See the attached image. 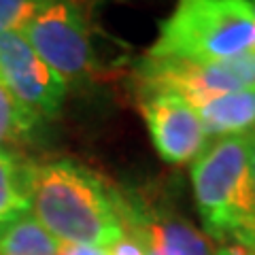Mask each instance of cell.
I'll return each mask as SVG.
<instances>
[{
	"instance_id": "obj_9",
	"label": "cell",
	"mask_w": 255,
	"mask_h": 255,
	"mask_svg": "<svg viewBox=\"0 0 255 255\" xmlns=\"http://www.w3.org/2000/svg\"><path fill=\"white\" fill-rule=\"evenodd\" d=\"M136 234L147 255H213L202 232L179 217H157L142 221Z\"/></svg>"
},
{
	"instance_id": "obj_10",
	"label": "cell",
	"mask_w": 255,
	"mask_h": 255,
	"mask_svg": "<svg viewBox=\"0 0 255 255\" xmlns=\"http://www.w3.org/2000/svg\"><path fill=\"white\" fill-rule=\"evenodd\" d=\"M30 170L11 149L0 151V232L30 213Z\"/></svg>"
},
{
	"instance_id": "obj_3",
	"label": "cell",
	"mask_w": 255,
	"mask_h": 255,
	"mask_svg": "<svg viewBox=\"0 0 255 255\" xmlns=\"http://www.w3.org/2000/svg\"><path fill=\"white\" fill-rule=\"evenodd\" d=\"M251 49H255V15L247 0H177L145 55L226 62Z\"/></svg>"
},
{
	"instance_id": "obj_17",
	"label": "cell",
	"mask_w": 255,
	"mask_h": 255,
	"mask_svg": "<svg viewBox=\"0 0 255 255\" xmlns=\"http://www.w3.org/2000/svg\"><path fill=\"white\" fill-rule=\"evenodd\" d=\"M249 174H251V191L255 204V132L249 134Z\"/></svg>"
},
{
	"instance_id": "obj_1",
	"label": "cell",
	"mask_w": 255,
	"mask_h": 255,
	"mask_svg": "<svg viewBox=\"0 0 255 255\" xmlns=\"http://www.w3.org/2000/svg\"><path fill=\"white\" fill-rule=\"evenodd\" d=\"M30 215L60 245L107 249L126 232L124 215L100 179L70 159L30 170Z\"/></svg>"
},
{
	"instance_id": "obj_6",
	"label": "cell",
	"mask_w": 255,
	"mask_h": 255,
	"mask_svg": "<svg viewBox=\"0 0 255 255\" xmlns=\"http://www.w3.org/2000/svg\"><path fill=\"white\" fill-rule=\"evenodd\" d=\"M0 81L43 122L60 115L68 90L66 81L32 49L23 32L0 34Z\"/></svg>"
},
{
	"instance_id": "obj_16",
	"label": "cell",
	"mask_w": 255,
	"mask_h": 255,
	"mask_svg": "<svg viewBox=\"0 0 255 255\" xmlns=\"http://www.w3.org/2000/svg\"><path fill=\"white\" fill-rule=\"evenodd\" d=\"M213 255H255V249L243 247V245H226L219 251H215Z\"/></svg>"
},
{
	"instance_id": "obj_8",
	"label": "cell",
	"mask_w": 255,
	"mask_h": 255,
	"mask_svg": "<svg viewBox=\"0 0 255 255\" xmlns=\"http://www.w3.org/2000/svg\"><path fill=\"white\" fill-rule=\"evenodd\" d=\"M191 107L200 115L209 138L249 136L255 132V85L209 96Z\"/></svg>"
},
{
	"instance_id": "obj_5",
	"label": "cell",
	"mask_w": 255,
	"mask_h": 255,
	"mask_svg": "<svg viewBox=\"0 0 255 255\" xmlns=\"http://www.w3.org/2000/svg\"><path fill=\"white\" fill-rule=\"evenodd\" d=\"M23 36L66 85L94 75L96 55L90 30L75 0H49L23 28Z\"/></svg>"
},
{
	"instance_id": "obj_15",
	"label": "cell",
	"mask_w": 255,
	"mask_h": 255,
	"mask_svg": "<svg viewBox=\"0 0 255 255\" xmlns=\"http://www.w3.org/2000/svg\"><path fill=\"white\" fill-rule=\"evenodd\" d=\"M58 255H105V249L81 247V245H60Z\"/></svg>"
},
{
	"instance_id": "obj_12",
	"label": "cell",
	"mask_w": 255,
	"mask_h": 255,
	"mask_svg": "<svg viewBox=\"0 0 255 255\" xmlns=\"http://www.w3.org/2000/svg\"><path fill=\"white\" fill-rule=\"evenodd\" d=\"M43 119L28 111L0 81V151L34 138Z\"/></svg>"
},
{
	"instance_id": "obj_14",
	"label": "cell",
	"mask_w": 255,
	"mask_h": 255,
	"mask_svg": "<svg viewBox=\"0 0 255 255\" xmlns=\"http://www.w3.org/2000/svg\"><path fill=\"white\" fill-rule=\"evenodd\" d=\"M105 255H147V249L134 232H124L113 245L107 247Z\"/></svg>"
},
{
	"instance_id": "obj_13",
	"label": "cell",
	"mask_w": 255,
	"mask_h": 255,
	"mask_svg": "<svg viewBox=\"0 0 255 255\" xmlns=\"http://www.w3.org/2000/svg\"><path fill=\"white\" fill-rule=\"evenodd\" d=\"M49 0H0V34L23 32Z\"/></svg>"
},
{
	"instance_id": "obj_18",
	"label": "cell",
	"mask_w": 255,
	"mask_h": 255,
	"mask_svg": "<svg viewBox=\"0 0 255 255\" xmlns=\"http://www.w3.org/2000/svg\"><path fill=\"white\" fill-rule=\"evenodd\" d=\"M249 2V6H251V11H253V15H255V0H247Z\"/></svg>"
},
{
	"instance_id": "obj_2",
	"label": "cell",
	"mask_w": 255,
	"mask_h": 255,
	"mask_svg": "<svg viewBox=\"0 0 255 255\" xmlns=\"http://www.w3.org/2000/svg\"><path fill=\"white\" fill-rule=\"evenodd\" d=\"M191 187L206 234L255 249L249 136L217 138L206 147L191 166Z\"/></svg>"
},
{
	"instance_id": "obj_7",
	"label": "cell",
	"mask_w": 255,
	"mask_h": 255,
	"mask_svg": "<svg viewBox=\"0 0 255 255\" xmlns=\"http://www.w3.org/2000/svg\"><path fill=\"white\" fill-rule=\"evenodd\" d=\"M140 113L151 142L166 164H187L209 147V134L196 109L185 98L170 92L145 94Z\"/></svg>"
},
{
	"instance_id": "obj_11",
	"label": "cell",
	"mask_w": 255,
	"mask_h": 255,
	"mask_svg": "<svg viewBox=\"0 0 255 255\" xmlns=\"http://www.w3.org/2000/svg\"><path fill=\"white\" fill-rule=\"evenodd\" d=\"M60 243L32 215L0 232V255H58Z\"/></svg>"
},
{
	"instance_id": "obj_4",
	"label": "cell",
	"mask_w": 255,
	"mask_h": 255,
	"mask_svg": "<svg viewBox=\"0 0 255 255\" xmlns=\"http://www.w3.org/2000/svg\"><path fill=\"white\" fill-rule=\"evenodd\" d=\"M134 77L142 96L170 92L194 105L215 94L255 85V49L226 62H185L145 55Z\"/></svg>"
}]
</instances>
